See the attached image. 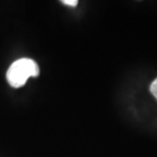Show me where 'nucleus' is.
I'll return each mask as SVG.
<instances>
[{
    "instance_id": "obj_1",
    "label": "nucleus",
    "mask_w": 157,
    "mask_h": 157,
    "mask_svg": "<svg viewBox=\"0 0 157 157\" xmlns=\"http://www.w3.org/2000/svg\"><path fill=\"white\" fill-rule=\"evenodd\" d=\"M39 74V67L33 59L21 58L9 67L6 73V78L11 87L20 88L26 84L30 77H38Z\"/></svg>"
},
{
    "instance_id": "obj_2",
    "label": "nucleus",
    "mask_w": 157,
    "mask_h": 157,
    "mask_svg": "<svg viewBox=\"0 0 157 157\" xmlns=\"http://www.w3.org/2000/svg\"><path fill=\"white\" fill-rule=\"evenodd\" d=\"M150 92H151L152 95L157 99V78L152 82L151 85H150Z\"/></svg>"
},
{
    "instance_id": "obj_3",
    "label": "nucleus",
    "mask_w": 157,
    "mask_h": 157,
    "mask_svg": "<svg viewBox=\"0 0 157 157\" xmlns=\"http://www.w3.org/2000/svg\"><path fill=\"white\" fill-rule=\"evenodd\" d=\"M63 4H65V5H68V6H77V4H78V1L77 0H62L61 1Z\"/></svg>"
}]
</instances>
